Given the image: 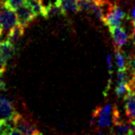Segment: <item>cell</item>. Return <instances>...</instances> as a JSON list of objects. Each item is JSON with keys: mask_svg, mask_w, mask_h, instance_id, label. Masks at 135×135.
Instances as JSON below:
<instances>
[{"mask_svg": "<svg viewBox=\"0 0 135 135\" xmlns=\"http://www.w3.org/2000/svg\"><path fill=\"white\" fill-rule=\"evenodd\" d=\"M91 123L96 122L99 129L111 127L120 122V113L115 105L107 104L101 107H98L92 115Z\"/></svg>", "mask_w": 135, "mask_h": 135, "instance_id": "6da1fadb", "label": "cell"}, {"mask_svg": "<svg viewBox=\"0 0 135 135\" xmlns=\"http://www.w3.org/2000/svg\"><path fill=\"white\" fill-rule=\"evenodd\" d=\"M0 22L3 27L1 36L3 33H6L8 36L10 30H12L18 24L16 13L14 11V9L8 8L4 4H1L0 5Z\"/></svg>", "mask_w": 135, "mask_h": 135, "instance_id": "7a4b0ae2", "label": "cell"}, {"mask_svg": "<svg viewBox=\"0 0 135 135\" xmlns=\"http://www.w3.org/2000/svg\"><path fill=\"white\" fill-rule=\"evenodd\" d=\"M14 123H15L16 128L19 130L22 134L33 135L41 133L33 123H32L30 120H28L18 113L14 117Z\"/></svg>", "mask_w": 135, "mask_h": 135, "instance_id": "3957f363", "label": "cell"}, {"mask_svg": "<svg viewBox=\"0 0 135 135\" xmlns=\"http://www.w3.org/2000/svg\"><path fill=\"white\" fill-rule=\"evenodd\" d=\"M126 13L125 11L117 4H114L107 15L104 16V22L109 27L120 26L122 21L125 19Z\"/></svg>", "mask_w": 135, "mask_h": 135, "instance_id": "277c9868", "label": "cell"}, {"mask_svg": "<svg viewBox=\"0 0 135 135\" xmlns=\"http://www.w3.org/2000/svg\"><path fill=\"white\" fill-rule=\"evenodd\" d=\"M16 13L17 16V21H18V24H20L21 26L24 27H27L36 17L33 9H31V7L27 3L19 7L16 10Z\"/></svg>", "mask_w": 135, "mask_h": 135, "instance_id": "5b68a950", "label": "cell"}, {"mask_svg": "<svg viewBox=\"0 0 135 135\" xmlns=\"http://www.w3.org/2000/svg\"><path fill=\"white\" fill-rule=\"evenodd\" d=\"M17 114L13 104L6 98L0 97V122L11 120Z\"/></svg>", "mask_w": 135, "mask_h": 135, "instance_id": "8992f818", "label": "cell"}, {"mask_svg": "<svg viewBox=\"0 0 135 135\" xmlns=\"http://www.w3.org/2000/svg\"><path fill=\"white\" fill-rule=\"evenodd\" d=\"M109 28L114 43H115V46L117 48H122L128 40V35L127 34L125 29L120 26Z\"/></svg>", "mask_w": 135, "mask_h": 135, "instance_id": "52a82bcc", "label": "cell"}, {"mask_svg": "<svg viewBox=\"0 0 135 135\" xmlns=\"http://www.w3.org/2000/svg\"><path fill=\"white\" fill-rule=\"evenodd\" d=\"M126 115L129 120V122L135 120V97L130 91L124 96Z\"/></svg>", "mask_w": 135, "mask_h": 135, "instance_id": "ba28073f", "label": "cell"}, {"mask_svg": "<svg viewBox=\"0 0 135 135\" xmlns=\"http://www.w3.org/2000/svg\"><path fill=\"white\" fill-rule=\"evenodd\" d=\"M15 54V47L9 40L0 41V56L6 62H8Z\"/></svg>", "mask_w": 135, "mask_h": 135, "instance_id": "9c48e42d", "label": "cell"}, {"mask_svg": "<svg viewBox=\"0 0 135 135\" xmlns=\"http://www.w3.org/2000/svg\"><path fill=\"white\" fill-rule=\"evenodd\" d=\"M110 133L113 134H124V135H128V134H133L135 133V127L132 124H126L123 122H118L115 123V125H113L110 128Z\"/></svg>", "mask_w": 135, "mask_h": 135, "instance_id": "30bf717a", "label": "cell"}, {"mask_svg": "<svg viewBox=\"0 0 135 135\" xmlns=\"http://www.w3.org/2000/svg\"><path fill=\"white\" fill-rule=\"evenodd\" d=\"M63 14L64 13H63L59 3H52V4L45 7L44 17H45V18H51V17L63 15Z\"/></svg>", "mask_w": 135, "mask_h": 135, "instance_id": "8fae6325", "label": "cell"}, {"mask_svg": "<svg viewBox=\"0 0 135 135\" xmlns=\"http://www.w3.org/2000/svg\"><path fill=\"white\" fill-rule=\"evenodd\" d=\"M24 30H25L24 27L21 26L20 24H17L16 26L14 27L12 30H10V32L9 33L8 40L11 42L12 44L15 45L24 34Z\"/></svg>", "mask_w": 135, "mask_h": 135, "instance_id": "7c38bea8", "label": "cell"}, {"mask_svg": "<svg viewBox=\"0 0 135 135\" xmlns=\"http://www.w3.org/2000/svg\"><path fill=\"white\" fill-rule=\"evenodd\" d=\"M26 3L31 7V9H33L35 16L36 17L38 16H44V15H45V6H44L41 0H27Z\"/></svg>", "mask_w": 135, "mask_h": 135, "instance_id": "4fadbf2b", "label": "cell"}, {"mask_svg": "<svg viewBox=\"0 0 135 135\" xmlns=\"http://www.w3.org/2000/svg\"><path fill=\"white\" fill-rule=\"evenodd\" d=\"M77 1L78 0H58V3L63 13L65 14L67 12L78 11Z\"/></svg>", "mask_w": 135, "mask_h": 135, "instance_id": "5bb4252c", "label": "cell"}, {"mask_svg": "<svg viewBox=\"0 0 135 135\" xmlns=\"http://www.w3.org/2000/svg\"><path fill=\"white\" fill-rule=\"evenodd\" d=\"M115 56L118 70L127 69V62H126V57L124 56V53L120 51V48H115Z\"/></svg>", "mask_w": 135, "mask_h": 135, "instance_id": "9a60e30c", "label": "cell"}, {"mask_svg": "<svg viewBox=\"0 0 135 135\" xmlns=\"http://www.w3.org/2000/svg\"><path fill=\"white\" fill-rule=\"evenodd\" d=\"M130 90V86L129 83L124 82V83H120L117 84L115 87V94L117 97H123L125 96L127 92Z\"/></svg>", "mask_w": 135, "mask_h": 135, "instance_id": "2e32d148", "label": "cell"}, {"mask_svg": "<svg viewBox=\"0 0 135 135\" xmlns=\"http://www.w3.org/2000/svg\"><path fill=\"white\" fill-rule=\"evenodd\" d=\"M127 69L135 76V54L129 57L128 62H127Z\"/></svg>", "mask_w": 135, "mask_h": 135, "instance_id": "e0dca14e", "label": "cell"}, {"mask_svg": "<svg viewBox=\"0 0 135 135\" xmlns=\"http://www.w3.org/2000/svg\"><path fill=\"white\" fill-rule=\"evenodd\" d=\"M6 67H7V62L3 59L2 56H0V74H4L6 70Z\"/></svg>", "mask_w": 135, "mask_h": 135, "instance_id": "ac0fdd59", "label": "cell"}, {"mask_svg": "<svg viewBox=\"0 0 135 135\" xmlns=\"http://www.w3.org/2000/svg\"><path fill=\"white\" fill-rule=\"evenodd\" d=\"M5 87H6V85H5L4 80L3 79V74H0V91L5 90Z\"/></svg>", "mask_w": 135, "mask_h": 135, "instance_id": "d6986e66", "label": "cell"}, {"mask_svg": "<svg viewBox=\"0 0 135 135\" xmlns=\"http://www.w3.org/2000/svg\"><path fill=\"white\" fill-rule=\"evenodd\" d=\"M132 40L133 42V45L135 46V21L133 22V34H132Z\"/></svg>", "mask_w": 135, "mask_h": 135, "instance_id": "ffe728a7", "label": "cell"}, {"mask_svg": "<svg viewBox=\"0 0 135 135\" xmlns=\"http://www.w3.org/2000/svg\"><path fill=\"white\" fill-rule=\"evenodd\" d=\"M3 33V27H2V25H1V22H0V36H1V34Z\"/></svg>", "mask_w": 135, "mask_h": 135, "instance_id": "44dd1931", "label": "cell"}, {"mask_svg": "<svg viewBox=\"0 0 135 135\" xmlns=\"http://www.w3.org/2000/svg\"><path fill=\"white\" fill-rule=\"evenodd\" d=\"M2 4V3H1V2H0V5H1Z\"/></svg>", "mask_w": 135, "mask_h": 135, "instance_id": "7402d4cb", "label": "cell"}, {"mask_svg": "<svg viewBox=\"0 0 135 135\" xmlns=\"http://www.w3.org/2000/svg\"><path fill=\"white\" fill-rule=\"evenodd\" d=\"M0 134H1V131H0Z\"/></svg>", "mask_w": 135, "mask_h": 135, "instance_id": "603a6c76", "label": "cell"}]
</instances>
